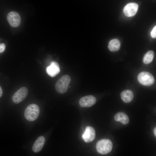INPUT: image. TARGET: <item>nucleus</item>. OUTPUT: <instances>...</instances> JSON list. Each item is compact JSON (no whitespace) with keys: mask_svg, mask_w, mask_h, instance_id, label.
<instances>
[{"mask_svg":"<svg viewBox=\"0 0 156 156\" xmlns=\"http://www.w3.org/2000/svg\"><path fill=\"white\" fill-rule=\"evenodd\" d=\"M40 113V109L37 105L31 104L28 105L24 112V116L28 120L32 121L36 119Z\"/></svg>","mask_w":156,"mask_h":156,"instance_id":"nucleus-1","label":"nucleus"},{"mask_svg":"<svg viewBox=\"0 0 156 156\" xmlns=\"http://www.w3.org/2000/svg\"><path fill=\"white\" fill-rule=\"evenodd\" d=\"M113 144L112 141L108 139H103L97 142L96 148L97 152L102 155L106 154L112 151Z\"/></svg>","mask_w":156,"mask_h":156,"instance_id":"nucleus-2","label":"nucleus"},{"mask_svg":"<svg viewBox=\"0 0 156 156\" xmlns=\"http://www.w3.org/2000/svg\"><path fill=\"white\" fill-rule=\"evenodd\" d=\"M70 80V78L68 75H65L62 76L55 83V88L56 91L60 94L66 92Z\"/></svg>","mask_w":156,"mask_h":156,"instance_id":"nucleus-3","label":"nucleus"},{"mask_svg":"<svg viewBox=\"0 0 156 156\" xmlns=\"http://www.w3.org/2000/svg\"><path fill=\"white\" fill-rule=\"evenodd\" d=\"M138 82L144 86H150L154 83L155 79L153 75L149 72L143 71L140 73L138 76Z\"/></svg>","mask_w":156,"mask_h":156,"instance_id":"nucleus-4","label":"nucleus"},{"mask_svg":"<svg viewBox=\"0 0 156 156\" xmlns=\"http://www.w3.org/2000/svg\"><path fill=\"white\" fill-rule=\"evenodd\" d=\"M28 93V90L26 87H21L13 95L12 97L13 102L16 104L20 103L26 98Z\"/></svg>","mask_w":156,"mask_h":156,"instance_id":"nucleus-5","label":"nucleus"},{"mask_svg":"<svg viewBox=\"0 0 156 156\" xmlns=\"http://www.w3.org/2000/svg\"><path fill=\"white\" fill-rule=\"evenodd\" d=\"M7 20L12 27H16L18 26L20 24V16L17 12L14 11L10 12L7 16Z\"/></svg>","mask_w":156,"mask_h":156,"instance_id":"nucleus-6","label":"nucleus"},{"mask_svg":"<svg viewBox=\"0 0 156 156\" xmlns=\"http://www.w3.org/2000/svg\"><path fill=\"white\" fill-rule=\"evenodd\" d=\"M95 137V131L92 127L88 126L86 127L85 130L82 135V139L86 143L93 141Z\"/></svg>","mask_w":156,"mask_h":156,"instance_id":"nucleus-7","label":"nucleus"},{"mask_svg":"<svg viewBox=\"0 0 156 156\" xmlns=\"http://www.w3.org/2000/svg\"><path fill=\"white\" fill-rule=\"evenodd\" d=\"M138 5L135 3H130L127 4L124 7L123 12L126 16L131 17L134 16L137 12Z\"/></svg>","mask_w":156,"mask_h":156,"instance_id":"nucleus-8","label":"nucleus"},{"mask_svg":"<svg viewBox=\"0 0 156 156\" xmlns=\"http://www.w3.org/2000/svg\"><path fill=\"white\" fill-rule=\"evenodd\" d=\"M96 102V99L94 96L92 95L86 96L81 98L79 103L83 107H89L94 105Z\"/></svg>","mask_w":156,"mask_h":156,"instance_id":"nucleus-9","label":"nucleus"},{"mask_svg":"<svg viewBox=\"0 0 156 156\" xmlns=\"http://www.w3.org/2000/svg\"><path fill=\"white\" fill-rule=\"evenodd\" d=\"M60 70L58 64L55 61L52 62L49 66L46 69V71L49 75L54 77L60 72Z\"/></svg>","mask_w":156,"mask_h":156,"instance_id":"nucleus-10","label":"nucleus"},{"mask_svg":"<svg viewBox=\"0 0 156 156\" xmlns=\"http://www.w3.org/2000/svg\"><path fill=\"white\" fill-rule=\"evenodd\" d=\"M45 138L42 136L38 137L34 143L32 150L35 153H38L42 149L45 142Z\"/></svg>","mask_w":156,"mask_h":156,"instance_id":"nucleus-11","label":"nucleus"},{"mask_svg":"<svg viewBox=\"0 0 156 156\" xmlns=\"http://www.w3.org/2000/svg\"><path fill=\"white\" fill-rule=\"evenodd\" d=\"M120 96L123 102L126 103H129L132 101L133 98V94L131 90H123L121 92Z\"/></svg>","mask_w":156,"mask_h":156,"instance_id":"nucleus-12","label":"nucleus"},{"mask_svg":"<svg viewBox=\"0 0 156 156\" xmlns=\"http://www.w3.org/2000/svg\"><path fill=\"white\" fill-rule=\"evenodd\" d=\"M114 119L116 121L120 122L125 125L127 124L129 121V118L128 116L122 112L116 113L114 116Z\"/></svg>","mask_w":156,"mask_h":156,"instance_id":"nucleus-13","label":"nucleus"},{"mask_svg":"<svg viewBox=\"0 0 156 156\" xmlns=\"http://www.w3.org/2000/svg\"><path fill=\"white\" fill-rule=\"evenodd\" d=\"M120 47V42L117 39H114L109 42L108 48L112 52H115L118 51Z\"/></svg>","mask_w":156,"mask_h":156,"instance_id":"nucleus-14","label":"nucleus"},{"mask_svg":"<svg viewBox=\"0 0 156 156\" xmlns=\"http://www.w3.org/2000/svg\"><path fill=\"white\" fill-rule=\"evenodd\" d=\"M154 55V52L152 51H148L144 55L143 62L144 64H148L151 63L153 61Z\"/></svg>","mask_w":156,"mask_h":156,"instance_id":"nucleus-15","label":"nucleus"},{"mask_svg":"<svg viewBox=\"0 0 156 156\" xmlns=\"http://www.w3.org/2000/svg\"><path fill=\"white\" fill-rule=\"evenodd\" d=\"M151 37L153 38H155L156 37V26H155L153 28L151 32Z\"/></svg>","mask_w":156,"mask_h":156,"instance_id":"nucleus-16","label":"nucleus"},{"mask_svg":"<svg viewBox=\"0 0 156 156\" xmlns=\"http://www.w3.org/2000/svg\"><path fill=\"white\" fill-rule=\"evenodd\" d=\"M5 46L4 44L0 43V53L3 52L5 50Z\"/></svg>","mask_w":156,"mask_h":156,"instance_id":"nucleus-17","label":"nucleus"},{"mask_svg":"<svg viewBox=\"0 0 156 156\" xmlns=\"http://www.w3.org/2000/svg\"><path fill=\"white\" fill-rule=\"evenodd\" d=\"M3 94V91L1 87L0 86V97H1Z\"/></svg>","mask_w":156,"mask_h":156,"instance_id":"nucleus-18","label":"nucleus"},{"mask_svg":"<svg viewBox=\"0 0 156 156\" xmlns=\"http://www.w3.org/2000/svg\"><path fill=\"white\" fill-rule=\"evenodd\" d=\"M153 133L155 137L156 136V127H155L153 130Z\"/></svg>","mask_w":156,"mask_h":156,"instance_id":"nucleus-19","label":"nucleus"}]
</instances>
